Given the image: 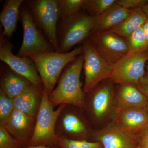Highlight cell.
Masks as SVG:
<instances>
[{
  "label": "cell",
  "instance_id": "26",
  "mask_svg": "<svg viewBox=\"0 0 148 148\" xmlns=\"http://www.w3.org/2000/svg\"><path fill=\"white\" fill-rule=\"evenodd\" d=\"M14 109L13 100L0 90V126H3Z\"/></svg>",
  "mask_w": 148,
  "mask_h": 148
},
{
  "label": "cell",
  "instance_id": "20",
  "mask_svg": "<svg viewBox=\"0 0 148 148\" xmlns=\"http://www.w3.org/2000/svg\"><path fill=\"white\" fill-rule=\"evenodd\" d=\"M34 86L27 79L11 70L7 71L1 80V89L13 99Z\"/></svg>",
  "mask_w": 148,
  "mask_h": 148
},
{
  "label": "cell",
  "instance_id": "23",
  "mask_svg": "<svg viewBox=\"0 0 148 148\" xmlns=\"http://www.w3.org/2000/svg\"><path fill=\"white\" fill-rule=\"evenodd\" d=\"M116 0H84L82 10L91 16L98 17L116 2Z\"/></svg>",
  "mask_w": 148,
  "mask_h": 148
},
{
  "label": "cell",
  "instance_id": "31",
  "mask_svg": "<svg viewBox=\"0 0 148 148\" xmlns=\"http://www.w3.org/2000/svg\"><path fill=\"white\" fill-rule=\"evenodd\" d=\"M137 86L138 89L143 92L148 100V86L140 84Z\"/></svg>",
  "mask_w": 148,
  "mask_h": 148
},
{
  "label": "cell",
  "instance_id": "24",
  "mask_svg": "<svg viewBox=\"0 0 148 148\" xmlns=\"http://www.w3.org/2000/svg\"><path fill=\"white\" fill-rule=\"evenodd\" d=\"M126 39L129 52H139L148 47L143 26L132 33Z\"/></svg>",
  "mask_w": 148,
  "mask_h": 148
},
{
  "label": "cell",
  "instance_id": "34",
  "mask_svg": "<svg viewBox=\"0 0 148 148\" xmlns=\"http://www.w3.org/2000/svg\"><path fill=\"white\" fill-rule=\"evenodd\" d=\"M27 148H59L58 147H50L45 146H29Z\"/></svg>",
  "mask_w": 148,
  "mask_h": 148
},
{
  "label": "cell",
  "instance_id": "25",
  "mask_svg": "<svg viewBox=\"0 0 148 148\" xmlns=\"http://www.w3.org/2000/svg\"><path fill=\"white\" fill-rule=\"evenodd\" d=\"M58 147L59 148H103L102 144L98 141L90 142L61 138H59Z\"/></svg>",
  "mask_w": 148,
  "mask_h": 148
},
{
  "label": "cell",
  "instance_id": "19",
  "mask_svg": "<svg viewBox=\"0 0 148 148\" xmlns=\"http://www.w3.org/2000/svg\"><path fill=\"white\" fill-rule=\"evenodd\" d=\"M23 0H8L5 1L0 14V21L3 28V36L10 38L15 32L17 27L20 7Z\"/></svg>",
  "mask_w": 148,
  "mask_h": 148
},
{
  "label": "cell",
  "instance_id": "7",
  "mask_svg": "<svg viewBox=\"0 0 148 148\" xmlns=\"http://www.w3.org/2000/svg\"><path fill=\"white\" fill-rule=\"evenodd\" d=\"M27 3L35 23L45 33L56 51L59 52L57 38V24L59 20L58 0H35L28 1Z\"/></svg>",
  "mask_w": 148,
  "mask_h": 148
},
{
  "label": "cell",
  "instance_id": "17",
  "mask_svg": "<svg viewBox=\"0 0 148 148\" xmlns=\"http://www.w3.org/2000/svg\"><path fill=\"white\" fill-rule=\"evenodd\" d=\"M127 9L115 3L101 15L96 17L92 33L109 31L123 21L131 12Z\"/></svg>",
  "mask_w": 148,
  "mask_h": 148
},
{
  "label": "cell",
  "instance_id": "1",
  "mask_svg": "<svg viewBox=\"0 0 148 148\" xmlns=\"http://www.w3.org/2000/svg\"><path fill=\"white\" fill-rule=\"evenodd\" d=\"M84 61L82 53L66 66L62 72L57 86L49 95V100L53 107L65 104L86 109L85 93L80 82Z\"/></svg>",
  "mask_w": 148,
  "mask_h": 148
},
{
  "label": "cell",
  "instance_id": "37",
  "mask_svg": "<svg viewBox=\"0 0 148 148\" xmlns=\"http://www.w3.org/2000/svg\"><path fill=\"white\" fill-rule=\"evenodd\" d=\"M146 109H147V111L148 113V105H147V107H146Z\"/></svg>",
  "mask_w": 148,
  "mask_h": 148
},
{
  "label": "cell",
  "instance_id": "3",
  "mask_svg": "<svg viewBox=\"0 0 148 148\" xmlns=\"http://www.w3.org/2000/svg\"><path fill=\"white\" fill-rule=\"evenodd\" d=\"M96 17L84 11L60 20L57 30L59 52H69L72 47L88 38L95 26Z\"/></svg>",
  "mask_w": 148,
  "mask_h": 148
},
{
  "label": "cell",
  "instance_id": "29",
  "mask_svg": "<svg viewBox=\"0 0 148 148\" xmlns=\"http://www.w3.org/2000/svg\"><path fill=\"white\" fill-rule=\"evenodd\" d=\"M138 140L139 142L138 148H148V136L141 137Z\"/></svg>",
  "mask_w": 148,
  "mask_h": 148
},
{
  "label": "cell",
  "instance_id": "28",
  "mask_svg": "<svg viewBox=\"0 0 148 148\" xmlns=\"http://www.w3.org/2000/svg\"><path fill=\"white\" fill-rule=\"evenodd\" d=\"M148 3V0H116V3L127 9L143 8Z\"/></svg>",
  "mask_w": 148,
  "mask_h": 148
},
{
  "label": "cell",
  "instance_id": "5",
  "mask_svg": "<svg viewBox=\"0 0 148 148\" xmlns=\"http://www.w3.org/2000/svg\"><path fill=\"white\" fill-rule=\"evenodd\" d=\"M82 46L85 75L83 89L84 93H86L93 90L101 81L110 79L113 66L98 53L89 38L82 43Z\"/></svg>",
  "mask_w": 148,
  "mask_h": 148
},
{
  "label": "cell",
  "instance_id": "36",
  "mask_svg": "<svg viewBox=\"0 0 148 148\" xmlns=\"http://www.w3.org/2000/svg\"><path fill=\"white\" fill-rule=\"evenodd\" d=\"M146 69H147V71L148 72V63L147 64V65H146Z\"/></svg>",
  "mask_w": 148,
  "mask_h": 148
},
{
  "label": "cell",
  "instance_id": "4",
  "mask_svg": "<svg viewBox=\"0 0 148 148\" xmlns=\"http://www.w3.org/2000/svg\"><path fill=\"white\" fill-rule=\"evenodd\" d=\"M66 105H60L54 110L49 100V95L43 90L41 102L29 146L58 147L59 138L56 133V125L60 113Z\"/></svg>",
  "mask_w": 148,
  "mask_h": 148
},
{
  "label": "cell",
  "instance_id": "32",
  "mask_svg": "<svg viewBox=\"0 0 148 148\" xmlns=\"http://www.w3.org/2000/svg\"><path fill=\"white\" fill-rule=\"evenodd\" d=\"M140 84L148 86V72H146L140 81Z\"/></svg>",
  "mask_w": 148,
  "mask_h": 148
},
{
  "label": "cell",
  "instance_id": "35",
  "mask_svg": "<svg viewBox=\"0 0 148 148\" xmlns=\"http://www.w3.org/2000/svg\"><path fill=\"white\" fill-rule=\"evenodd\" d=\"M143 10L148 18V3L143 8Z\"/></svg>",
  "mask_w": 148,
  "mask_h": 148
},
{
  "label": "cell",
  "instance_id": "14",
  "mask_svg": "<svg viewBox=\"0 0 148 148\" xmlns=\"http://www.w3.org/2000/svg\"><path fill=\"white\" fill-rule=\"evenodd\" d=\"M115 123L119 128L135 137L148 123L146 108L116 111Z\"/></svg>",
  "mask_w": 148,
  "mask_h": 148
},
{
  "label": "cell",
  "instance_id": "16",
  "mask_svg": "<svg viewBox=\"0 0 148 148\" xmlns=\"http://www.w3.org/2000/svg\"><path fill=\"white\" fill-rule=\"evenodd\" d=\"M113 82H106L92 92L90 97L89 110L92 116L101 119L109 113L112 105L114 97Z\"/></svg>",
  "mask_w": 148,
  "mask_h": 148
},
{
  "label": "cell",
  "instance_id": "30",
  "mask_svg": "<svg viewBox=\"0 0 148 148\" xmlns=\"http://www.w3.org/2000/svg\"><path fill=\"white\" fill-rule=\"evenodd\" d=\"M146 136H148V123L145 127H144L138 134L135 135V138L138 140L139 138Z\"/></svg>",
  "mask_w": 148,
  "mask_h": 148
},
{
  "label": "cell",
  "instance_id": "2",
  "mask_svg": "<svg viewBox=\"0 0 148 148\" xmlns=\"http://www.w3.org/2000/svg\"><path fill=\"white\" fill-rule=\"evenodd\" d=\"M82 46L67 53L54 51L48 53H29L42 81L44 91L50 95L53 90L64 69L83 53Z\"/></svg>",
  "mask_w": 148,
  "mask_h": 148
},
{
  "label": "cell",
  "instance_id": "15",
  "mask_svg": "<svg viewBox=\"0 0 148 148\" xmlns=\"http://www.w3.org/2000/svg\"><path fill=\"white\" fill-rule=\"evenodd\" d=\"M137 86L119 84L116 96V111L146 108L148 100Z\"/></svg>",
  "mask_w": 148,
  "mask_h": 148
},
{
  "label": "cell",
  "instance_id": "8",
  "mask_svg": "<svg viewBox=\"0 0 148 148\" xmlns=\"http://www.w3.org/2000/svg\"><path fill=\"white\" fill-rule=\"evenodd\" d=\"M20 9V17L23 29V39L17 55L27 57L29 53L56 51L53 46L37 29L34 18L28 8Z\"/></svg>",
  "mask_w": 148,
  "mask_h": 148
},
{
  "label": "cell",
  "instance_id": "12",
  "mask_svg": "<svg viewBox=\"0 0 148 148\" xmlns=\"http://www.w3.org/2000/svg\"><path fill=\"white\" fill-rule=\"evenodd\" d=\"M36 121L35 118L14 108L10 117L1 127L27 148L30 145Z\"/></svg>",
  "mask_w": 148,
  "mask_h": 148
},
{
  "label": "cell",
  "instance_id": "9",
  "mask_svg": "<svg viewBox=\"0 0 148 148\" xmlns=\"http://www.w3.org/2000/svg\"><path fill=\"white\" fill-rule=\"evenodd\" d=\"M13 45L8 38L1 35L0 59L7 64L11 70L28 79L35 86L43 89L42 80L33 61L28 57L14 55Z\"/></svg>",
  "mask_w": 148,
  "mask_h": 148
},
{
  "label": "cell",
  "instance_id": "6",
  "mask_svg": "<svg viewBox=\"0 0 148 148\" xmlns=\"http://www.w3.org/2000/svg\"><path fill=\"white\" fill-rule=\"evenodd\" d=\"M148 61V47L139 52H128L113 66L110 80L118 84H131L139 85L145 73Z\"/></svg>",
  "mask_w": 148,
  "mask_h": 148
},
{
  "label": "cell",
  "instance_id": "33",
  "mask_svg": "<svg viewBox=\"0 0 148 148\" xmlns=\"http://www.w3.org/2000/svg\"><path fill=\"white\" fill-rule=\"evenodd\" d=\"M145 34L146 40L148 45V18L146 21L145 23L143 26Z\"/></svg>",
  "mask_w": 148,
  "mask_h": 148
},
{
  "label": "cell",
  "instance_id": "13",
  "mask_svg": "<svg viewBox=\"0 0 148 148\" xmlns=\"http://www.w3.org/2000/svg\"><path fill=\"white\" fill-rule=\"evenodd\" d=\"M95 141L100 142L103 148H138L139 142L134 136L127 134L117 126L111 124L93 132Z\"/></svg>",
  "mask_w": 148,
  "mask_h": 148
},
{
  "label": "cell",
  "instance_id": "11",
  "mask_svg": "<svg viewBox=\"0 0 148 148\" xmlns=\"http://www.w3.org/2000/svg\"><path fill=\"white\" fill-rule=\"evenodd\" d=\"M73 108L72 105H66L61 111L56 125V135L59 138L87 140L90 135V129Z\"/></svg>",
  "mask_w": 148,
  "mask_h": 148
},
{
  "label": "cell",
  "instance_id": "18",
  "mask_svg": "<svg viewBox=\"0 0 148 148\" xmlns=\"http://www.w3.org/2000/svg\"><path fill=\"white\" fill-rule=\"evenodd\" d=\"M43 90L34 86L14 98V108L36 118L41 102Z\"/></svg>",
  "mask_w": 148,
  "mask_h": 148
},
{
  "label": "cell",
  "instance_id": "27",
  "mask_svg": "<svg viewBox=\"0 0 148 148\" xmlns=\"http://www.w3.org/2000/svg\"><path fill=\"white\" fill-rule=\"evenodd\" d=\"M0 148H26L3 127L0 126Z\"/></svg>",
  "mask_w": 148,
  "mask_h": 148
},
{
  "label": "cell",
  "instance_id": "21",
  "mask_svg": "<svg viewBox=\"0 0 148 148\" xmlns=\"http://www.w3.org/2000/svg\"><path fill=\"white\" fill-rule=\"evenodd\" d=\"M147 18V16L143 9H132L127 18L117 26L109 31L126 39L132 33L144 26Z\"/></svg>",
  "mask_w": 148,
  "mask_h": 148
},
{
  "label": "cell",
  "instance_id": "22",
  "mask_svg": "<svg viewBox=\"0 0 148 148\" xmlns=\"http://www.w3.org/2000/svg\"><path fill=\"white\" fill-rule=\"evenodd\" d=\"M84 0H58L59 20L76 15L82 10Z\"/></svg>",
  "mask_w": 148,
  "mask_h": 148
},
{
  "label": "cell",
  "instance_id": "10",
  "mask_svg": "<svg viewBox=\"0 0 148 148\" xmlns=\"http://www.w3.org/2000/svg\"><path fill=\"white\" fill-rule=\"evenodd\" d=\"M89 38L98 53L112 66L129 52L126 39L110 31L92 33Z\"/></svg>",
  "mask_w": 148,
  "mask_h": 148
}]
</instances>
